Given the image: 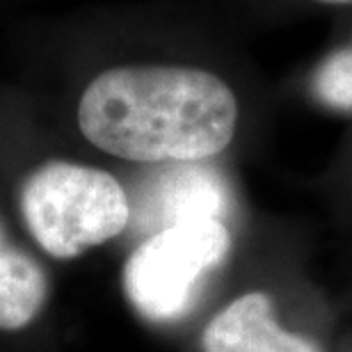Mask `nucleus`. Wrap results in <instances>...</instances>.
Masks as SVG:
<instances>
[{"label": "nucleus", "instance_id": "nucleus-1", "mask_svg": "<svg viewBox=\"0 0 352 352\" xmlns=\"http://www.w3.org/2000/svg\"><path fill=\"white\" fill-rule=\"evenodd\" d=\"M82 135L135 163H199L236 135L238 101L215 74L131 65L98 74L78 103Z\"/></svg>", "mask_w": 352, "mask_h": 352}, {"label": "nucleus", "instance_id": "nucleus-2", "mask_svg": "<svg viewBox=\"0 0 352 352\" xmlns=\"http://www.w3.org/2000/svg\"><path fill=\"white\" fill-rule=\"evenodd\" d=\"M21 215L46 254L76 258L129 227L131 201L112 174L80 163L51 160L25 179Z\"/></svg>", "mask_w": 352, "mask_h": 352}, {"label": "nucleus", "instance_id": "nucleus-3", "mask_svg": "<svg viewBox=\"0 0 352 352\" xmlns=\"http://www.w3.org/2000/svg\"><path fill=\"white\" fill-rule=\"evenodd\" d=\"M231 234L222 220H190L165 227L140 243L124 265V293L151 322L183 318L208 274L224 263Z\"/></svg>", "mask_w": 352, "mask_h": 352}, {"label": "nucleus", "instance_id": "nucleus-4", "mask_svg": "<svg viewBox=\"0 0 352 352\" xmlns=\"http://www.w3.org/2000/svg\"><path fill=\"white\" fill-rule=\"evenodd\" d=\"M229 208V188L213 170L195 163H176L160 174L140 206L142 227L153 234L165 227L190 220H222Z\"/></svg>", "mask_w": 352, "mask_h": 352}, {"label": "nucleus", "instance_id": "nucleus-5", "mask_svg": "<svg viewBox=\"0 0 352 352\" xmlns=\"http://www.w3.org/2000/svg\"><path fill=\"white\" fill-rule=\"evenodd\" d=\"M204 352H320L305 336L281 329L265 293L234 300L204 329Z\"/></svg>", "mask_w": 352, "mask_h": 352}, {"label": "nucleus", "instance_id": "nucleus-6", "mask_svg": "<svg viewBox=\"0 0 352 352\" xmlns=\"http://www.w3.org/2000/svg\"><path fill=\"white\" fill-rule=\"evenodd\" d=\"M48 300V277L39 261L12 243L0 224V329L19 332L37 320Z\"/></svg>", "mask_w": 352, "mask_h": 352}, {"label": "nucleus", "instance_id": "nucleus-7", "mask_svg": "<svg viewBox=\"0 0 352 352\" xmlns=\"http://www.w3.org/2000/svg\"><path fill=\"white\" fill-rule=\"evenodd\" d=\"M316 96L329 108L352 110V48L332 53L314 80Z\"/></svg>", "mask_w": 352, "mask_h": 352}, {"label": "nucleus", "instance_id": "nucleus-8", "mask_svg": "<svg viewBox=\"0 0 352 352\" xmlns=\"http://www.w3.org/2000/svg\"><path fill=\"white\" fill-rule=\"evenodd\" d=\"M318 3H327V5H348L352 0H318Z\"/></svg>", "mask_w": 352, "mask_h": 352}]
</instances>
